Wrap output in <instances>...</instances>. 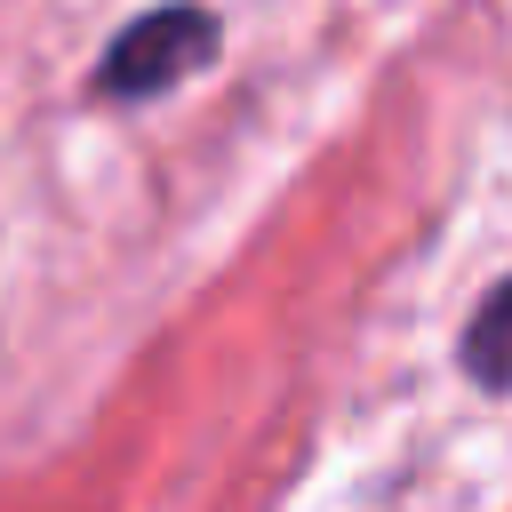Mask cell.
I'll use <instances>...</instances> for the list:
<instances>
[{
    "instance_id": "6da1fadb",
    "label": "cell",
    "mask_w": 512,
    "mask_h": 512,
    "mask_svg": "<svg viewBox=\"0 0 512 512\" xmlns=\"http://www.w3.org/2000/svg\"><path fill=\"white\" fill-rule=\"evenodd\" d=\"M208 48H216V24H208L200 8H160V16H144L136 32L112 40V56H104V88H112V96H152V88L184 80Z\"/></svg>"
},
{
    "instance_id": "7a4b0ae2",
    "label": "cell",
    "mask_w": 512,
    "mask_h": 512,
    "mask_svg": "<svg viewBox=\"0 0 512 512\" xmlns=\"http://www.w3.org/2000/svg\"><path fill=\"white\" fill-rule=\"evenodd\" d=\"M464 360H472L480 384H512V280L480 304V320H472V336H464Z\"/></svg>"
}]
</instances>
